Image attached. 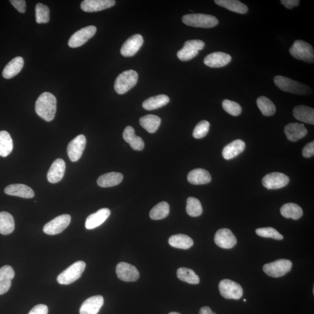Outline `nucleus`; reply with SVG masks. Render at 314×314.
Returning <instances> with one entry per match:
<instances>
[{"label":"nucleus","instance_id":"nucleus-47","mask_svg":"<svg viewBox=\"0 0 314 314\" xmlns=\"http://www.w3.org/2000/svg\"><path fill=\"white\" fill-rule=\"evenodd\" d=\"M11 5H13L19 13H25L26 11V2L24 0H11Z\"/></svg>","mask_w":314,"mask_h":314},{"label":"nucleus","instance_id":"nucleus-21","mask_svg":"<svg viewBox=\"0 0 314 314\" xmlns=\"http://www.w3.org/2000/svg\"><path fill=\"white\" fill-rule=\"evenodd\" d=\"M111 214V211L108 208H102L88 216L86 219L85 227L88 230L93 229L100 226L106 221Z\"/></svg>","mask_w":314,"mask_h":314},{"label":"nucleus","instance_id":"nucleus-28","mask_svg":"<svg viewBox=\"0 0 314 314\" xmlns=\"http://www.w3.org/2000/svg\"><path fill=\"white\" fill-rule=\"evenodd\" d=\"M211 176L204 169L199 168L192 171L187 176L189 183L195 185L205 184L211 182Z\"/></svg>","mask_w":314,"mask_h":314},{"label":"nucleus","instance_id":"nucleus-1","mask_svg":"<svg viewBox=\"0 0 314 314\" xmlns=\"http://www.w3.org/2000/svg\"><path fill=\"white\" fill-rule=\"evenodd\" d=\"M35 110L40 118L47 122L51 121L57 111V99L51 92H43L36 101Z\"/></svg>","mask_w":314,"mask_h":314},{"label":"nucleus","instance_id":"nucleus-7","mask_svg":"<svg viewBox=\"0 0 314 314\" xmlns=\"http://www.w3.org/2000/svg\"><path fill=\"white\" fill-rule=\"evenodd\" d=\"M292 263L289 260L281 259L265 264L263 271L269 276L279 277L291 271Z\"/></svg>","mask_w":314,"mask_h":314},{"label":"nucleus","instance_id":"nucleus-44","mask_svg":"<svg viewBox=\"0 0 314 314\" xmlns=\"http://www.w3.org/2000/svg\"><path fill=\"white\" fill-rule=\"evenodd\" d=\"M223 107L227 113L235 116L239 115L242 111L239 104L229 100L223 101Z\"/></svg>","mask_w":314,"mask_h":314},{"label":"nucleus","instance_id":"nucleus-10","mask_svg":"<svg viewBox=\"0 0 314 314\" xmlns=\"http://www.w3.org/2000/svg\"><path fill=\"white\" fill-rule=\"evenodd\" d=\"M71 221V217L70 215H59L48 223L44 227L43 232L49 235L59 234L69 226Z\"/></svg>","mask_w":314,"mask_h":314},{"label":"nucleus","instance_id":"nucleus-3","mask_svg":"<svg viewBox=\"0 0 314 314\" xmlns=\"http://www.w3.org/2000/svg\"><path fill=\"white\" fill-rule=\"evenodd\" d=\"M182 22L189 26L203 28L214 27L219 23L214 16L203 14L185 15L182 17Z\"/></svg>","mask_w":314,"mask_h":314},{"label":"nucleus","instance_id":"nucleus-27","mask_svg":"<svg viewBox=\"0 0 314 314\" xmlns=\"http://www.w3.org/2000/svg\"><path fill=\"white\" fill-rule=\"evenodd\" d=\"M293 114L294 117L300 121L314 124V110L312 108L301 105L294 108Z\"/></svg>","mask_w":314,"mask_h":314},{"label":"nucleus","instance_id":"nucleus-50","mask_svg":"<svg viewBox=\"0 0 314 314\" xmlns=\"http://www.w3.org/2000/svg\"><path fill=\"white\" fill-rule=\"evenodd\" d=\"M200 314H215L214 312L212 311V309L205 306V307H203L200 309V311L199 312Z\"/></svg>","mask_w":314,"mask_h":314},{"label":"nucleus","instance_id":"nucleus-9","mask_svg":"<svg viewBox=\"0 0 314 314\" xmlns=\"http://www.w3.org/2000/svg\"><path fill=\"white\" fill-rule=\"evenodd\" d=\"M221 296L227 299L239 300L243 295L242 287L235 281L224 279L219 284Z\"/></svg>","mask_w":314,"mask_h":314},{"label":"nucleus","instance_id":"nucleus-11","mask_svg":"<svg viewBox=\"0 0 314 314\" xmlns=\"http://www.w3.org/2000/svg\"><path fill=\"white\" fill-rule=\"evenodd\" d=\"M97 28L95 26H88L75 32L71 36L68 45L71 48H77L83 45L88 40L93 37Z\"/></svg>","mask_w":314,"mask_h":314},{"label":"nucleus","instance_id":"nucleus-13","mask_svg":"<svg viewBox=\"0 0 314 314\" xmlns=\"http://www.w3.org/2000/svg\"><path fill=\"white\" fill-rule=\"evenodd\" d=\"M290 182L287 175L280 172H272L265 175L262 180L263 186L268 189H279L287 186Z\"/></svg>","mask_w":314,"mask_h":314},{"label":"nucleus","instance_id":"nucleus-22","mask_svg":"<svg viewBox=\"0 0 314 314\" xmlns=\"http://www.w3.org/2000/svg\"><path fill=\"white\" fill-rule=\"evenodd\" d=\"M104 304L102 296H95L84 301L80 308V314H98Z\"/></svg>","mask_w":314,"mask_h":314},{"label":"nucleus","instance_id":"nucleus-29","mask_svg":"<svg viewBox=\"0 0 314 314\" xmlns=\"http://www.w3.org/2000/svg\"><path fill=\"white\" fill-rule=\"evenodd\" d=\"M123 176L118 172H112L100 176L98 179V184L102 187L117 186L122 182Z\"/></svg>","mask_w":314,"mask_h":314},{"label":"nucleus","instance_id":"nucleus-42","mask_svg":"<svg viewBox=\"0 0 314 314\" xmlns=\"http://www.w3.org/2000/svg\"><path fill=\"white\" fill-rule=\"evenodd\" d=\"M36 19L38 23H47L50 21V9L47 6L38 3L36 6Z\"/></svg>","mask_w":314,"mask_h":314},{"label":"nucleus","instance_id":"nucleus-46","mask_svg":"<svg viewBox=\"0 0 314 314\" xmlns=\"http://www.w3.org/2000/svg\"><path fill=\"white\" fill-rule=\"evenodd\" d=\"M302 154L305 158H311L314 155V142H310L305 145L302 151Z\"/></svg>","mask_w":314,"mask_h":314},{"label":"nucleus","instance_id":"nucleus-40","mask_svg":"<svg viewBox=\"0 0 314 314\" xmlns=\"http://www.w3.org/2000/svg\"><path fill=\"white\" fill-rule=\"evenodd\" d=\"M177 276L180 280L192 285H197L200 283V278L195 271L187 268H180L177 271Z\"/></svg>","mask_w":314,"mask_h":314},{"label":"nucleus","instance_id":"nucleus-43","mask_svg":"<svg viewBox=\"0 0 314 314\" xmlns=\"http://www.w3.org/2000/svg\"><path fill=\"white\" fill-rule=\"evenodd\" d=\"M256 232L258 235L263 237H267V238H272L277 240L284 239V236L278 231L271 227L259 228L256 229Z\"/></svg>","mask_w":314,"mask_h":314},{"label":"nucleus","instance_id":"nucleus-23","mask_svg":"<svg viewBox=\"0 0 314 314\" xmlns=\"http://www.w3.org/2000/svg\"><path fill=\"white\" fill-rule=\"evenodd\" d=\"M14 276V270L10 265H5L0 268V295L9 291Z\"/></svg>","mask_w":314,"mask_h":314},{"label":"nucleus","instance_id":"nucleus-14","mask_svg":"<svg viewBox=\"0 0 314 314\" xmlns=\"http://www.w3.org/2000/svg\"><path fill=\"white\" fill-rule=\"evenodd\" d=\"M215 244L219 247L230 249L237 243L236 237L230 229H221L216 232L214 237Z\"/></svg>","mask_w":314,"mask_h":314},{"label":"nucleus","instance_id":"nucleus-30","mask_svg":"<svg viewBox=\"0 0 314 314\" xmlns=\"http://www.w3.org/2000/svg\"><path fill=\"white\" fill-rule=\"evenodd\" d=\"M24 66V60L21 57H17L12 59L8 63L3 71V77L10 79L17 75L21 71Z\"/></svg>","mask_w":314,"mask_h":314},{"label":"nucleus","instance_id":"nucleus-19","mask_svg":"<svg viewBox=\"0 0 314 314\" xmlns=\"http://www.w3.org/2000/svg\"><path fill=\"white\" fill-rule=\"evenodd\" d=\"M66 164L62 159H58L52 164L48 172L47 179L51 183H57L61 181L65 174Z\"/></svg>","mask_w":314,"mask_h":314},{"label":"nucleus","instance_id":"nucleus-17","mask_svg":"<svg viewBox=\"0 0 314 314\" xmlns=\"http://www.w3.org/2000/svg\"><path fill=\"white\" fill-rule=\"evenodd\" d=\"M231 60L230 55L223 52H215L206 56L204 59V63L209 67L218 68L227 66Z\"/></svg>","mask_w":314,"mask_h":314},{"label":"nucleus","instance_id":"nucleus-5","mask_svg":"<svg viewBox=\"0 0 314 314\" xmlns=\"http://www.w3.org/2000/svg\"><path fill=\"white\" fill-rule=\"evenodd\" d=\"M138 74L135 71H124L116 79L114 89L119 95H123L134 87L138 82Z\"/></svg>","mask_w":314,"mask_h":314},{"label":"nucleus","instance_id":"nucleus-33","mask_svg":"<svg viewBox=\"0 0 314 314\" xmlns=\"http://www.w3.org/2000/svg\"><path fill=\"white\" fill-rule=\"evenodd\" d=\"M280 213L286 218H292L294 220L299 219L303 215V209L295 203H287L280 208Z\"/></svg>","mask_w":314,"mask_h":314},{"label":"nucleus","instance_id":"nucleus-34","mask_svg":"<svg viewBox=\"0 0 314 314\" xmlns=\"http://www.w3.org/2000/svg\"><path fill=\"white\" fill-rule=\"evenodd\" d=\"M15 229L13 216L9 212H0V233L8 235L13 233Z\"/></svg>","mask_w":314,"mask_h":314},{"label":"nucleus","instance_id":"nucleus-16","mask_svg":"<svg viewBox=\"0 0 314 314\" xmlns=\"http://www.w3.org/2000/svg\"><path fill=\"white\" fill-rule=\"evenodd\" d=\"M144 43L142 35L136 34L129 38L120 50V53L125 57H131L139 51Z\"/></svg>","mask_w":314,"mask_h":314},{"label":"nucleus","instance_id":"nucleus-8","mask_svg":"<svg viewBox=\"0 0 314 314\" xmlns=\"http://www.w3.org/2000/svg\"><path fill=\"white\" fill-rule=\"evenodd\" d=\"M205 43L202 40H188L184 43V46L177 53L178 58L182 61H187L196 57L199 51L202 50Z\"/></svg>","mask_w":314,"mask_h":314},{"label":"nucleus","instance_id":"nucleus-25","mask_svg":"<svg viewBox=\"0 0 314 314\" xmlns=\"http://www.w3.org/2000/svg\"><path fill=\"white\" fill-rule=\"evenodd\" d=\"M123 138L126 142L130 144L131 147L136 151H142L144 148L143 140L135 135L134 128L128 126L123 131Z\"/></svg>","mask_w":314,"mask_h":314},{"label":"nucleus","instance_id":"nucleus-24","mask_svg":"<svg viewBox=\"0 0 314 314\" xmlns=\"http://www.w3.org/2000/svg\"><path fill=\"white\" fill-rule=\"evenodd\" d=\"M8 195L17 196L24 199H32L35 196L32 189L25 184H13L8 186L5 190Z\"/></svg>","mask_w":314,"mask_h":314},{"label":"nucleus","instance_id":"nucleus-32","mask_svg":"<svg viewBox=\"0 0 314 314\" xmlns=\"http://www.w3.org/2000/svg\"><path fill=\"white\" fill-rule=\"evenodd\" d=\"M170 98L164 95L151 97V98L144 101L143 103V107L146 110H154L166 106L170 102Z\"/></svg>","mask_w":314,"mask_h":314},{"label":"nucleus","instance_id":"nucleus-15","mask_svg":"<svg viewBox=\"0 0 314 314\" xmlns=\"http://www.w3.org/2000/svg\"><path fill=\"white\" fill-rule=\"evenodd\" d=\"M118 278L124 281H135L139 278V272L134 265L127 263H120L116 268Z\"/></svg>","mask_w":314,"mask_h":314},{"label":"nucleus","instance_id":"nucleus-2","mask_svg":"<svg viewBox=\"0 0 314 314\" xmlns=\"http://www.w3.org/2000/svg\"><path fill=\"white\" fill-rule=\"evenodd\" d=\"M274 83L281 90L292 94L308 95L312 93V90L308 86L285 76H276Z\"/></svg>","mask_w":314,"mask_h":314},{"label":"nucleus","instance_id":"nucleus-4","mask_svg":"<svg viewBox=\"0 0 314 314\" xmlns=\"http://www.w3.org/2000/svg\"><path fill=\"white\" fill-rule=\"evenodd\" d=\"M293 57L301 60L305 62L313 64L314 62V50L311 44L297 40L294 42L289 49Z\"/></svg>","mask_w":314,"mask_h":314},{"label":"nucleus","instance_id":"nucleus-38","mask_svg":"<svg viewBox=\"0 0 314 314\" xmlns=\"http://www.w3.org/2000/svg\"><path fill=\"white\" fill-rule=\"evenodd\" d=\"M170 211V205L166 201H163L152 208L150 213V216L153 220L163 219L168 216Z\"/></svg>","mask_w":314,"mask_h":314},{"label":"nucleus","instance_id":"nucleus-41","mask_svg":"<svg viewBox=\"0 0 314 314\" xmlns=\"http://www.w3.org/2000/svg\"><path fill=\"white\" fill-rule=\"evenodd\" d=\"M186 211L191 216H200L203 213V207L200 201L195 197H189L187 200Z\"/></svg>","mask_w":314,"mask_h":314},{"label":"nucleus","instance_id":"nucleus-48","mask_svg":"<svg viewBox=\"0 0 314 314\" xmlns=\"http://www.w3.org/2000/svg\"><path fill=\"white\" fill-rule=\"evenodd\" d=\"M48 311V309L47 305L39 304L32 308L29 314H47Z\"/></svg>","mask_w":314,"mask_h":314},{"label":"nucleus","instance_id":"nucleus-18","mask_svg":"<svg viewBox=\"0 0 314 314\" xmlns=\"http://www.w3.org/2000/svg\"><path fill=\"white\" fill-rule=\"evenodd\" d=\"M114 0H84L81 3V9L86 13H94L110 9L115 5Z\"/></svg>","mask_w":314,"mask_h":314},{"label":"nucleus","instance_id":"nucleus-39","mask_svg":"<svg viewBox=\"0 0 314 314\" xmlns=\"http://www.w3.org/2000/svg\"><path fill=\"white\" fill-rule=\"evenodd\" d=\"M257 104L262 114L264 116H272L274 115L276 112L275 104L267 97H260L257 100Z\"/></svg>","mask_w":314,"mask_h":314},{"label":"nucleus","instance_id":"nucleus-6","mask_svg":"<svg viewBox=\"0 0 314 314\" xmlns=\"http://www.w3.org/2000/svg\"><path fill=\"white\" fill-rule=\"evenodd\" d=\"M86 263L79 261L71 265L57 277V281L61 285H70L77 280L82 276L85 269Z\"/></svg>","mask_w":314,"mask_h":314},{"label":"nucleus","instance_id":"nucleus-49","mask_svg":"<svg viewBox=\"0 0 314 314\" xmlns=\"http://www.w3.org/2000/svg\"><path fill=\"white\" fill-rule=\"evenodd\" d=\"M299 0H281L280 3L288 9H292L299 5Z\"/></svg>","mask_w":314,"mask_h":314},{"label":"nucleus","instance_id":"nucleus-31","mask_svg":"<svg viewBox=\"0 0 314 314\" xmlns=\"http://www.w3.org/2000/svg\"><path fill=\"white\" fill-rule=\"evenodd\" d=\"M216 5L224 7L237 14H244L248 12V7L238 0H215Z\"/></svg>","mask_w":314,"mask_h":314},{"label":"nucleus","instance_id":"nucleus-37","mask_svg":"<svg viewBox=\"0 0 314 314\" xmlns=\"http://www.w3.org/2000/svg\"><path fill=\"white\" fill-rule=\"evenodd\" d=\"M13 150V142L9 132H0V156L6 157Z\"/></svg>","mask_w":314,"mask_h":314},{"label":"nucleus","instance_id":"nucleus-12","mask_svg":"<svg viewBox=\"0 0 314 314\" xmlns=\"http://www.w3.org/2000/svg\"><path fill=\"white\" fill-rule=\"evenodd\" d=\"M86 145V138L83 135L76 136L71 141L67 147L68 155L71 162H78L83 154Z\"/></svg>","mask_w":314,"mask_h":314},{"label":"nucleus","instance_id":"nucleus-36","mask_svg":"<svg viewBox=\"0 0 314 314\" xmlns=\"http://www.w3.org/2000/svg\"><path fill=\"white\" fill-rule=\"evenodd\" d=\"M168 242L173 247L183 249L190 248L194 244V241H193L191 237L183 234H178L171 236L170 238L169 239Z\"/></svg>","mask_w":314,"mask_h":314},{"label":"nucleus","instance_id":"nucleus-45","mask_svg":"<svg viewBox=\"0 0 314 314\" xmlns=\"http://www.w3.org/2000/svg\"><path fill=\"white\" fill-rule=\"evenodd\" d=\"M210 123L207 120H202L196 126L193 131V136L195 138L199 139L204 138L209 130Z\"/></svg>","mask_w":314,"mask_h":314},{"label":"nucleus","instance_id":"nucleus-51","mask_svg":"<svg viewBox=\"0 0 314 314\" xmlns=\"http://www.w3.org/2000/svg\"><path fill=\"white\" fill-rule=\"evenodd\" d=\"M169 314H180V313H178V312H171V313H170Z\"/></svg>","mask_w":314,"mask_h":314},{"label":"nucleus","instance_id":"nucleus-20","mask_svg":"<svg viewBox=\"0 0 314 314\" xmlns=\"http://www.w3.org/2000/svg\"><path fill=\"white\" fill-rule=\"evenodd\" d=\"M284 132L287 139L293 142L303 139L308 133L304 124L299 123L288 124L285 128Z\"/></svg>","mask_w":314,"mask_h":314},{"label":"nucleus","instance_id":"nucleus-35","mask_svg":"<svg viewBox=\"0 0 314 314\" xmlns=\"http://www.w3.org/2000/svg\"><path fill=\"white\" fill-rule=\"evenodd\" d=\"M162 119L155 115H147L140 119V124L150 134H154L159 128Z\"/></svg>","mask_w":314,"mask_h":314},{"label":"nucleus","instance_id":"nucleus-26","mask_svg":"<svg viewBox=\"0 0 314 314\" xmlns=\"http://www.w3.org/2000/svg\"><path fill=\"white\" fill-rule=\"evenodd\" d=\"M245 144L244 141L236 140L225 146L223 151V156L225 160H229L235 158L245 150Z\"/></svg>","mask_w":314,"mask_h":314}]
</instances>
